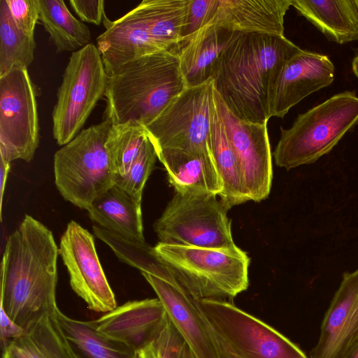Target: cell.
<instances>
[{"label": "cell", "mask_w": 358, "mask_h": 358, "mask_svg": "<svg viewBox=\"0 0 358 358\" xmlns=\"http://www.w3.org/2000/svg\"><path fill=\"white\" fill-rule=\"evenodd\" d=\"M59 248L50 230L26 215L9 236L1 264V307L25 331L54 316Z\"/></svg>", "instance_id": "6da1fadb"}, {"label": "cell", "mask_w": 358, "mask_h": 358, "mask_svg": "<svg viewBox=\"0 0 358 358\" xmlns=\"http://www.w3.org/2000/svg\"><path fill=\"white\" fill-rule=\"evenodd\" d=\"M301 49L285 35L238 33L212 76L215 90L238 118L267 123L278 73Z\"/></svg>", "instance_id": "7a4b0ae2"}, {"label": "cell", "mask_w": 358, "mask_h": 358, "mask_svg": "<svg viewBox=\"0 0 358 358\" xmlns=\"http://www.w3.org/2000/svg\"><path fill=\"white\" fill-rule=\"evenodd\" d=\"M185 87L176 51L138 57L108 76L104 119L145 127Z\"/></svg>", "instance_id": "3957f363"}, {"label": "cell", "mask_w": 358, "mask_h": 358, "mask_svg": "<svg viewBox=\"0 0 358 358\" xmlns=\"http://www.w3.org/2000/svg\"><path fill=\"white\" fill-rule=\"evenodd\" d=\"M358 125L355 91L336 94L299 114L288 129L280 127L273 152L277 166L289 171L315 163Z\"/></svg>", "instance_id": "277c9868"}, {"label": "cell", "mask_w": 358, "mask_h": 358, "mask_svg": "<svg viewBox=\"0 0 358 358\" xmlns=\"http://www.w3.org/2000/svg\"><path fill=\"white\" fill-rule=\"evenodd\" d=\"M155 249L196 300L234 298L249 285L250 258L238 247L208 248L159 242Z\"/></svg>", "instance_id": "5b68a950"}, {"label": "cell", "mask_w": 358, "mask_h": 358, "mask_svg": "<svg viewBox=\"0 0 358 358\" xmlns=\"http://www.w3.org/2000/svg\"><path fill=\"white\" fill-rule=\"evenodd\" d=\"M111 122L92 125L54 155L55 182L66 200L87 210L94 200L115 184L116 173L105 146Z\"/></svg>", "instance_id": "8992f818"}, {"label": "cell", "mask_w": 358, "mask_h": 358, "mask_svg": "<svg viewBox=\"0 0 358 358\" xmlns=\"http://www.w3.org/2000/svg\"><path fill=\"white\" fill-rule=\"evenodd\" d=\"M220 351L232 358H308L290 340L224 300H197Z\"/></svg>", "instance_id": "52a82bcc"}, {"label": "cell", "mask_w": 358, "mask_h": 358, "mask_svg": "<svg viewBox=\"0 0 358 358\" xmlns=\"http://www.w3.org/2000/svg\"><path fill=\"white\" fill-rule=\"evenodd\" d=\"M213 194L176 192L154 224L160 243L233 249L227 209Z\"/></svg>", "instance_id": "ba28073f"}, {"label": "cell", "mask_w": 358, "mask_h": 358, "mask_svg": "<svg viewBox=\"0 0 358 358\" xmlns=\"http://www.w3.org/2000/svg\"><path fill=\"white\" fill-rule=\"evenodd\" d=\"M108 78L95 45L90 43L72 52L52 114V134L59 145L67 144L81 131L97 102L105 95Z\"/></svg>", "instance_id": "9c48e42d"}, {"label": "cell", "mask_w": 358, "mask_h": 358, "mask_svg": "<svg viewBox=\"0 0 358 358\" xmlns=\"http://www.w3.org/2000/svg\"><path fill=\"white\" fill-rule=\"evenodd\" d=\"M215 104L213 79L185 87L145 127L156 152L210 151L208 141Z\"/></svg>", "instance_id": "30bf717a"}, {"label": "cell", "mask_w": 358, "mask_h": 358, "mask_svg": "<svg viewBox=\"0 0 358 358\" xmlns=\"http://www.w3.org/2000/svg\"><path fill=\"white\" fill-rule=\"evenodd\" d=\"M38 144L36 86L28 69L15 65L0 76V159L29 162Z\"/></svg>", "instance_id": "8fae6325"}, {"label": "cell", "mask_w": 358, "mask_h": 358, "mask_svg": "<svg viewBox=\"0 0 358 358\" xmlns=\"http://www.w3.org/2000/svg\"><path fill=\"white\" fill-rule=\"evenodd\" d=\"M215 96L248 199L260 201L269 194L273 178L267 123H254L238 118L227 108L215 90Z\"/></svg>", "instance_id": "7c38bea8"}, {"label": "cell", "mask_w": 358, "mask_h": 358, "mask_svg": "<svg viewBox=\"0 0 358 358\" xmlns=\"http://www.w3.org/2000/svg\"><path fill=\"white\" fill-rule=\"evenodd\" d=\"M59 254L70 285L90 309L108 313L117 308L115 294L99 262L92 235L71 220L61 237Z\"/></svg>", "instance_id": "4fadbf2b"}, {"label": "cell", "mask_w": 358, "mask_h": 358, "mask_svg": "<svg viewBox=\"0 0 358 358\" xmlns=\"http://www.w3.org/2000/svg\"><path fill=\"white\" fill-rule=\"evenodd\" d=\"M335 66L327 55L301 49L287 60L275 79L270 99V116L283 118L306 96L329 86Z\"/></svg>", "instance_id": "5bb4252c"}, {"label": "cell", "mask_w": 358, "mask_h": 358, "mask_svg": "<svg viewBox=\"0 0 358 358\" xmlns=\"http://www.w3.org/2000/svg\"><path fill=\"white\" fill-rule=\"evenodd\" d=\"M162 303L171 322L196 358H220L215 337L194 299L178 282L141 273Z\"/></svg>", "instance_id": "9a60e30c"}, {"label": "cell", "mask_w": 358, "mask_h": 358, "mask_svg": "<svg viewBox=\"0 0 358 358\" xmlns=\"http://www.w3.org/2000/svg\"><path fill=\"white\" fill-rule=\"evenodd\" d=\"M358 343V267L343 275L310 358H343Z\"/></svg>", "instance_id": "2e32d148"}, {"label": "cell", "mask_w": 358, "mask_h": 358, "mask_svg": "<svg viewBox=\"0 0 358 358\" xmlns=\"http://www.w3.org/2000/svg\"><path fill=\"white\" fill-rule=\"evenodd\" d=\"M166 316L158 298L146 299L128 301L95 322L100 332L138 352L150 342Z\"/></svg>", "instance_id": "e0dca14e"}, {"label": "cell", "mask_w": 358, "mask_h": 358, "mask_svg": "<svg viewBox=\"0 0 358 358\" xmlns=\"http://www.w3.org/2000/svg\"><path fill=\"white\" fill-rule=\"evenodd\" d=\"M292 0H217L208 23L240 34L284 36Z\"/></svg>", "instance_id": "ac0fdd59"}, {"label": "cell", "mask_w": 358, "mask_h": 358, "mask_svg": "<svg viewBox=\"0 0 358 358\" xmlns=\"http://www.w3.org/2000/svg\"><path fill=\"white\" fill-rule=\"evenodd\" d=\"M238 34L207 23L180 43L176 52L187 86L212 78L224 52Z\"/></svg>", "instance_id": "d6986e66"}, {"label": "cell", "mask_w": 358, "mask_h": 358, "mask_svg": "<svg viewBox=\"0 0 358 358\" xmlns=\"http://www.w3.org/2000/svg\"><path fill=\"white\" fill-rule=\"evenodd\" d=\"M156 153L176 192L221 194L222 183L210 151L162 150Z\"/></svg>", "instance_id": "ffe728a7"}, {"label": "cell", "mask_w": 358, "mask_h": 358, "mask_svg": "<svg viewBox=\"0 0 358 358\" xmlns=\"http://www.w3.org/2000/svg\"><path fill=\"white\" fill-rule=\"evenodd\" d=\"M292 6L329 41H358V8L355 0H292Z\"/></svg>", "instance_id": "44dd1931"}, {"label": "cell", "mask_w": 358, "mask_h": 358, "mask_svg": "<svg viewBox=\"0 0 358 358\" xmlns=\"http://www.w3.org/2000/svg\"><path fill=\"white\" fill-rule=\"evenodd\" d=\"M91 220L103 229L145 241L141 202L116 185L96 197L87 210Z\"/></svg>", "instance_id": "7402d4cb"}, {"label": "cell", "mask_w": 358, "mask_h": 358, "mask_svg": "<svg viewBox=\"0 0 358 358\" xmlns=\"http://www.w3.org/2000/svg\"><path fill=\"white\" fill-rule=\"evenodd\" d=\"M55 317L74 358H139L125 343L100 332L95 320L72 319L59 310Z\"/></svg>", "instance_id": "603a6c76"}, {"label": "cell", "mask_w": 358, "mask_h": 358, "mask_svg": "<svg viewBox=\"0 0 358 358\" xmlns=\"http://www.w3.org/2000/svg\"><path fill=\"white\" fill-rule=\"evenodd\" d=\"M208 145L222 183V192L220 195L222 203L229 210L234 206L249 201L239 166L216 102L212 114Z\"/></svg>", "instance_id": "cb8c5ba5"}, {"label": "cell", "mask_w": 358, "mask_h": 358, "mask_svg": "<svg viewBox=\"0 0 358 358\" xmlns=\"http://www.w3.org/2000/svg\"><path fill=\"white\" fill-rule=\"evenodd\" d=\"M4 351L13 358H74L55 315L43 317L10 340Z\"/></svg>", "instance_id": "d4e9b609"}, {"label": "cell", "mask_w": 358, "mask_h": 358, "mask_svg": "<svg viewBox=\"0 0 358 358\" xmlns=\"http://www.w3.org/2000/svg\"><path fill=\"white\" fill-rule=\"evenodd\" d=\"M39 20L57 52H72L90 43L89 27L76 18L63 0H38Z\"/></svg>", "instance_id": "484cf974"}, {"label": "cell", "mask_w": 358, "mask_h": 358, "mask_svg": "<svg viewBox=\"0 0 358 358\" xmlns=\"http://www.w3.org/2000/svg\"><path fill=\"white\" fill-rule=\"evenodd\" d=\"M94 234L107 244L122 262L159 278L178 282L173 273L159 257L155 247L103 229L94 224Z\"/></svg>", "instance_id": "4316f807"}, {"label": "cell", "mask_w": 358, "mask_h": 358, "mask_svg": "<svg viewBox=\"0 0 358 358\" xmlns=\"http://www.w3.org/2000/svg\"><path fill=\"white\" fill-rule=\"evenodd\" d=\"M34 35L27 34L14 22L6 0L0 1V76L15 65L28 69L34 59Z\"/></svg>", "instance_id": "83f0119b"}, {"label": "cell", "mask_w": 358, "mask_h": 358, "mask_svg": "<svg viewBox=\"0 0 358 358\" xmlns=\"http://www.w3.org/2000/svg\"><path fill=\"white\" fill-rule=\"evenodd\" d=\"M148 138L145 127L127 122L112 124L105 146L116 175L124 176Z\"/></svg>", "instance_id": "f1b7e54d"}, {"label": "cell", "mask_w": 358, "mask_h": 358, "mask_svg": "<svg viewBox=\"0 0 358 358\" xmlns=\"http://www.w3.org/2000/svg\"><path fill=\"white\" fill-rule=\"evenodd\" d=\"M139 358H196L187 343L166 316Z\"/></svg>", "instance_id": "f546056e"}, {"label": "cell", "mask_w": 358, "mask_h": 358, "mask_svg": "<svg viewBox=\"0 0 358 358\" xmlns=\"http://www.w3.org/2000/svg\"><path fill=\"white\" fill-rule=\"evenodd\" d=\"M157 158L155 149L148 138L128 172L122 176H116L114 185L141 202L143 188Z\"/></svg>", "instance_id": "4dcf8cb0"}, {"label": "cell", "mask_w": 358, "mask_h": 358, "mask_svg": "<svg viewBox=\"0 0 358 358\" xmlns=\"http://www.w3.org/2000/svg\"><path fill=\"white\" fill-rule=\"evenodd\" d=\"M217 3V0L189 1L181 43L210 22Z\"/></svg>", "instance_id": "1f68e13d"}, {"label": "cell", "mask_w": 358, "mask_h": 358, "mask_svg": "<svg viewBox=\"0 0 358 358\" xmlns=\"http://www.w3.org/2000/svg\"><path fill=\"white\" fill-rule=\"evenodd\" d=\"M12 18L23 32L34 35L39 20L38 0H6Z\"/></svg>", "instance_id": "d6a6232c"}, {"label": "cell", "mask_w": 358, "mask_h": 358, "mask_svg": "<svg viewBox=\"0 0 358 358\" xmlns=\"http://www.w3.org/2000/svg\"><path fill=\"white\" fill-rule=\"evenodd\" d=\"M69 3L81 21L100 25L106 18L103 0H71Z\"/></svg>", "instance_id": "836d02e7"}, {"label": "cell", "mask_w": 358, "mask_h": 358, "mask_svg": "<svg viewBox=\"0 0 358 358\" xmlns=\"http://www.w3.org/2000/svg\"><path fill=\"white\" fill-rule=\"evenodd\" d=\"M25 330L12 320L0 307V338L2 352L10 340L22 336Z\"/></svg>", "instance_id": "e575fe53"}, {"label": "cell", "mask_w": 358, "mask_h": 358, "mask_svg": "<svg viewBox=\"0 0 358 358\" xmlns=\"http://www.w3.org/2000/svg\"><path fill=\"white\" fill-rule=\"evenodd\" d=\"M10 169V163L6 162L0 159V206L1 215L2 211L3 198L8 178ZM2 217V215H1Z\"/></svg>", "instance_id": "d590c367"}, {"label": "cell", "mask_w": 358, "mask_h": 358, "mask_svg": "<svg viewBox=\"0 0 358 358\" xmlns=\"http://www.w3.org/2000/svg\"><path fill=\"white\" fill-rule=\"evenodd\" d=\"M352 70L358 79V48L356 50L354 57L352 60Z\"/></svg>", "instance_id": "8d00e7d4"}, {"label": "cell", "mask_w": 358, "mask_h": 358, "mask_svg": "<svg viewBox=\"0 0 358 358\" xmlns=\"http://www.w3.org/2000/svg\"><path fill=\"white\" fill-rule=\"evenodd\" d=\"M343 358H358V343Z\"/></svg>", "instance_id": "74e56055"}, {"label": "cell", "mask_w": 358, "mask_h": 358, "mask_svg": "<svg viewBox=\"0 0 358 358\" xmlns=\"http://www.w3.org/2000/svg\"><path fill=\"white\" fill-rule=\"evenodd\" d=\"M2 358H13L7 352L4 351L2 352Z\"/></svg>", "instance_id": "f35d334b"}, {"label": "cell", "mask_w": 358, "mask_h": 358, "mask_svg": "<svg viewBox=\"0 0 358 358\" xmlns=\"http://www.w3.org/2000/svg\"><path fill=\"white\" fill-rule=\"evenodd\" d=\"M220 358H232L220 350Z\"/></svg>", "instance_id": "ab89813d"}, {"label": "cell", "mask_w": 358, "mask_h": 358, "mask_svg": "<svg viewBox=\"0 0 358 358\" xmlns=\"http://www.w3.org/2000/svg\"><path fill=\"white\" fill-rule=\"evenodd\" d=\"M355 3H356L357 8H358V0H355Z\"/></svg>", "instance_id": "60d3db41"}]
</instances>
